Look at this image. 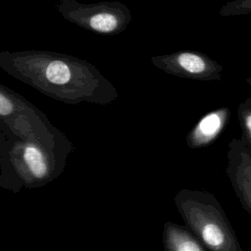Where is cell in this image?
<instances>
[{"instance_id": "obj_1", "label": "cell", "mask_w": 251, "mask_h": 251, "mask_svg": "<svg viewBox=\"0 0 251 251\" xmlns=\"http://www.w3.org/2000/svg\"><path fill=\"white\" fill-rule=\"evenodd\" d=\"M0 69L41 94L69 105H108L118 98L115 85L90 62L47 51H1Z\"/></svg>"}, {"instance_id": "obj_2", "label": "cell", "mask_w": 251, "mask_h": 251, "mask_svg": "<svg viewBox=\"0 0 251 251\" xmlns=\"http://www.w3.org/2000/svg\"><path fill=\"white\" fill-rule=\"evenodd\" d=\"M73 151L71 140L51 148L11 130L0 150V187L14 193L42 187L63 174Z\"/></svg>"}, {"instance_id": "obj_3", "label": "cell", "mask_w": 251, "mask_h": 251, "mask_svg": "<svg viewBox=\"0 0 251 251\" xmlns=\"http://www.w3.org/2000/svg\"><path fill=\"white\" fill-rule=\"evenodd\" d=\"M175 204L185 226L212 251H243L221 203L210 192L182 188Z\"/></svg>"}, {"instance_id": "obj_4", "label": "cell", "mask_w": 251, "mask_h": 251, "mask_svg": "<svg viewBox=\"0 0 251 251\" xmlns=\"http://www.w3.org/2000/svg\"><path fill=\"white\" fill-rule=\"evenodd\" d=\"M0 120L20 137L39 141L51 148L70 140L41 110L23 95L1 83Z\"/></svg>"}, {"instance_id": "obj_5", "label": "cell", "mask_w": 251, "mask_h": 251, "mask_svg": "<svg viewBox=\"0 0 251 251\" xmlns=\"http://www.w3.org/2000/svg\"><path fill=\"white\" fill-rule=\"evenodd\" d=\"M56 8L66 21L103 35L120 34L131 22L129 9L119 1L85 4L77 0H59Z\"/></svg>"}, {"instance_id": "obj_6", "label": "cell", "mask_w": 251, "mask_h": 251, "mask_svg": "<svg viewBox=\"0 0 251 251\" xmlns=\"http://www.w3.org/2000/svg\"><path fill=\"white\" fill-rule=\"evenodd\" d=\"M153 66L164 73L193 80H221L223 66L207 54L194 50H179L151 58Z\"/></svg>"}, {"instance_id": "obj_7", "label": "cell", "mask_w": 251, "mask_h": 251, "mask_svg": "<svg viewBox=\"0 0 251 251\" xmlns=\"http://www.w3.org/2000/svg\"><path fill=\"white\" fill-rule=\"evenodd\" d=\"M226 174L243 209L251 217V154L240 138H232L227 145Z\"/></svg>"}, {"instance_id": "obj_8", "label": "cell", "mask_w": 251, "mask_h": 251, "mask_svg": "<svg viewBox=\"0 0 251 251\" xmlns=\"http://www.w3.org/2000/svg\"><path fill=\"white\" fill-rule=\"evenodd\" d=\"M229 119L230 110L226 106L208 112L186 134V146L190 149H202L211 145L226 129Z\"/></svg>"}, {"instance_id": "obj_9", "label": "cell", "mask_w": 251, "mask_h": 251, "mask_svg": "<svg viewBox=\"0 0 251 251\" xmlns=\"http://www.w3.org/2000/svg\"><path fill=\"white\" fill-rule=\"evenodd\" d=\"M162 242L166 251H207L204 244L186 226L170 221L164 224Z\"/></svg>"}, {"instance_id": "obj_10", "label": "cell", "mask_w": 251, "mask_h": 251, "mask_svg": "<svg viewBox=\"0 0 251 251\" xmlns=\"http://www.w3.org/2000/svg\"><path fill=\"white\" fill-rule=\"evenodd\" d=\"M237 118L241 130L240 140L251 154V97H248L238 105Z\"/></svg>"}, {"instance_id": "obj_11", "label": "cell", "mask_w": 251, "mask_h": 251, "mask_svg": "<svg viewBox=\"0 0 251 251\" xmlns=\"http://www.w3.org/2000/svg\"><path fill=\"white\" fill-rule=\"evenodd\" d=\"M220 16H241L251 14V0H232L226 2L219 11Z\"/></svg>"}, {"instance_id": "obj_12", "label": "cell", "mask_w": 251, "mask_h": 251, "mask_svg": "<svg viewBox=\"0 0 251 251\" xmlns=\"http://www.w3.org/2000/svg\"><path fill=\"white\" fill-rule=\"evenodd\" d=\"M11 129L10 127L5 124L3 123L1 120H0V150L5 142V140L7 139L9 133H10Z\"/></svg>"}, {"instance_id": "obj_13", "label": "cell", "mask_w": 251, "mask_h": 251, "mask_svg": "<svg viewBox=\"0 0 251 251\" xmlns=\"http://www.w3.org/2000/svg\"><path fill=\"white\" fill-rule=\"evenodd\" d=\"M248 82H249V83H250V84H251V76H250V77H249V78H248Z\"/></svg>"}]
</instances>
